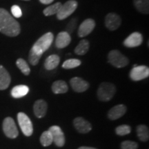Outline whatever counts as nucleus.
<instances>
[{"instance_id": "nucleus-33", "label": "nucleus", "mask_w": 149, "mask_h": 149, "mask_svg": "<svg viewBox=\"0 0 149 149\" xmlns=\"http://www.w3.org/2000/svg\"><path fill=\"white\" fill-rule=\"evenodd\" d=\"M11 13L16 18H19L22 16V12L19 6L17 5H14L11 7Z\"/></svg>"}, {"instance_id": "nucleus-18", "label": "nucleus", "mask_w": 149, "mask_h": 149, "mask_svg": "<svg viewBox=\"0 0 149 149\" xmlns=\"http://www.w3.org/2000/svg\"><path fill=\"white\" fill-rule=\"evenodd\" d=\"M11 78L6 69L0 65V91L6 90L10 85Z\"/></svg>"}, {"instance_id": "nucleus-36", "label": "nucleus", "mask_w": 149, "mask_h": 149, "mask_svg": "<svg viewBox=\"0 0 149 149\" xmlns=\"http://www.w3.org/2000/svg\"><path fill=\"white\" fill-rule=\"evenodd\" d=\"M24 1H29V0H24Z\"/></svg>"}, {"instance_id": "nucleus-23", "label": "nucleus", "mask_w": 149, "mask_h": 149, "mask_svg": "<svg viewBox=\"0 0 149 149\" xmlns=\"http://www.w3.org/2000/svg\"><path fill=\"white\" fill-rule=\"evenodd\" d=\"M137 135L139 140L141 141H147L149 139L148 128L146 125H143V124L137 126Z\"/></svg>"}, {"instance_id": "nucleus-2", "label": "nucleus", "mask_w": 149, "mask_h": 149, "mask_svg": "<svg viewBox=\"0 0 149 149\" xmlns=\"http://www.w3.org/2000/svg\"><path fill=\"white\" fill-rule=\"evenodd\" d=\"M116 93V87L110 82H102L99 86L97 95L102 102H109L113 97Z\"/></svg>"}, {"instance_id": "nucleus-20", "label": "nucleus", "mask_w": 149, "mask_h": 149, "mask_svg": "<svg viewBox=\"0 0 149 149\" xmlns=\"http://www.w3.org/2000/svg\"><path fill=\"white\" fill-rule=\"evenodd\" d=\"M29 92V88L26 85H18L11 90V95L15 99L22 98L26 96Z\"/></svg>"}, {"instance_id": "nucleus-21", "label": "nucleus", "mask_w": 149, "mask_h": 149, "mask_svg": "<svg viewBox=\"0 0 149 149\" xmlns=\"http://www.w3.org/2000/svg\"><path fill=\"white\" fill-rule=\"evenodd\" d=\"M60 58L57 55H51L46 58L44 62V67L46 70H51L55 69L58 66Z\"/></svg>"}, {"instance_id": "nucleus-6", "label": "nucleus", "mask_w": 149, "mask_h": 149, "mask_svg": "<svg viewBox=\"0 0 149 149\" xmlns=\"http://www.w3.org/2000/svg\"><path fill=\"white\" fill-rule=\"evenodd\" d=\"M3 130L5 135L8 138L15 139L19 135L17 128L12 117H6L3 122Z\"/></svg>"}, {"instance_id": "nucleus-16", "label": "nucleus", "mask_w": 149, "mask_h": 149, "mask_svg": "<svg viewBox=\"0 0 149 149\" xmlns=\"http://www.w3.org/2000/svg\"><path fill=\"white\" fill-rule=\"evenodd\" d=\"M126 107L124 104H118L115 106L108 113V117L111 120H116L122 117L126 113Z\"/></svg>"}, {"instance_id": "nucleus-27", "label": "nucleus", "mask_w": 149, "mask_h": 149, "mask_svg": "<svg viewBox=\"0 0 149 149\" xmlns=\"http://www.w3.org/2000/svg\"><path fill=\"white\" fill-rule=\"evenodd\" d=\"M16 65L19 69L21 70L22 73L25 75H29L31 72V68H30L29 64L24 59H18L16 61Z\"/></svg>"}, {"instance_id": "nucleus-22", "label": "nucleus", "mask_w": 149, "mask_h": 149, "mask_svg": "<svg viewBox=\"0 0 149 149\" xmlns=\"http://www.w3.org/2000/svg\"><path fill=\"white\" fill-rule=\"evenodd\" d=\"M68 90V85L66 81L62 80L55 81L52 85V91L55 94H64Z\"/></svg>"}, {"instance_id": "nucleus-26", "label": "nucleus", "mask_w": 149, "mask_h": 149, "mask_svg": "<svg viewBox=\"0 0 149 149\" xmlns=\"http://www.w3.org/2000/svg\"><path fill=\"white\" fill-rule=\"evenodd\" d=\"M61 3L57 2L56 3H54L53 5L49 6L47 8L44 9L43 13H44V15L45 16H51L53 15L57 14L59 10V9L61 7Z\"/></svg>"}, {"instance_id": "nucleus-29", "label": "nucleus", "mask_w": 149, "mask_h": 149, "mask_svg": "<svg viewBox=\"0 0 149 149\" xmlns=\"http://www.w3.org/2000/svg\"><path fill=\"white\" fill-rule=\"evenodd\" d=\"M81 64V61L78 59H67L63 63L62 68L65 69H71V68H77Z\"/></svg>"}, {"instance_id": "nucleus-34", "label": "nucleus", "mask_w": 149, "mask_h": 149, "mask_svg": "<svg viewBox=\"0 0 149 149\" xmlns=\"http://www.w3.org/2000/svg\"><path fill=\"white\" fill-rule=\"evenodd\" d=\"M54 0H40V1L43 4H46V5H48V4H51V3H53V1Z\"/></svg>"}, {"instance_id": "nucleus-10", "label": "nucleus", "mask_w": 149, "mask_h": 149, "mask_svg": "<svg viewBox=\"0 0 149 149\" xmlns=\"http://www.w3.org/2000/svg\"><path fill=\"white\" fill-rule=\"evenodd\" d=\"M95 27V22L93 19H87L80 24L78 29V36L84 37L88 35Z\"/></svg>"}, {"instance_id": "nucleus-13", "label": "nucleus", "mask_w": 149, "mask_h": 149, "mask_svg": "<svg viewBox=\"0 0 149 149\" xmlns=\"http://www.w3.org/2000/svg\"><path fill=\"white\" fill-rule=\"evenodd\" d=\"M70 84L71 86L72 90L77 93H83L88 90L89 88L88 81L78 77L72 78L70 81Z\"/></svg>"}, {"instance_id": "nucleus-24", "label": "nucleus", "mask_w": 149, "mask_h": 149, "mask_svg": "<svg viewBox=\"0 0 149 149\" xmlns=\"http://www.w3.org/2000/svg\"><path fill=\"white\" fill-rule=\"evenodd\" d=\"M89 42L86 40H82L79 42L78 45L74 48V53L78 55H84L88 51Z\"/></svg>"}, {"instance_id": "nucleus-11", "label": "nucleus", "mask_w": 149, "mask_h": 149, "mask_svg": "<svg viewBox=\"0 0 149 149\" xmlns=\"http://www.w3.org/2000/svg\"><path fill=\"white\" fill-rule=\"evenodd\" d=\"M73 125L76 130L80 133H88L92 130V126L88 121L81 117H76L73 120Z\"/></svg>"}, {"instance_id": "nucleus-3", "label": "nucleus", "mask_w": 149, "mask_h": 149, "mask_svg": "<svg viewBox=\"0 0 149 149\" xmlns=\"http://www.w3.org/2000/svg\"><path fill=\"white\" fill-rule=\"evenodd\" d=\"M108 59L110 64L119 68L126 66L129 63L127 57L117 50L110 51L108 55Z\"/></svg>"}, {"instance_id": "nucleus-35", "label": "nucleus", "mask_w": 149, "mask_h": 149, "mask_svg": "<svg viewBox=\"0 0 149 149\" xmlns=\"http://www.w3.org/2000/svg\"><path fill=\"white\" fill-rule=\"evenodd\" d=\"M77 149H97L95 148H93V147H88V146H81Z\"/></svg>"}, {"instance_id": "nucleus-14", "label": "nucleus", "mask_w": 149, "mask_h": 149, "mask_svg": "<svg viewBox=\"0 0 149 149\" xmlns=\"http://www.w3.org/2000/svg\"><path fill=\"white\" fill-rule=\"evenodd\" d=\"M143 37L141 33L134 32L124 41V45L128 48H134L142 44Z\"/></svg>"}, {"instance_id": "nucleus-5", "label": "nucleus", "mask_w": 149, "mask_h": 149, "mask_svg": "<svg viewBox=\"0 0 149 149\" xmlns=\"http://www.w3.org/2000/svg\"><path fill=\"white\" fill-rule=\"evenodd\" d=\"M77 2L74 0H69L66 1L61 7L57 13V18L59 20H63L68 17L72 15L77 8Z\"/></svg>"}, {"instance_id": "nucleus-30", "label": "nucleus", "mask_w": 149, "mask_h": 149, "mask_svg": "<svg viewBox=\"0 0 149 149\" xmlns=\"http://www.w3.org/2000/svg\"><path fill=\"white\" fill-rule=\"evenodd\" d=\"M115 132H116L117 135L120 136L128 135V134L130 133V132H131V127L128 125L124 124V125L117 126L116 129H115Z\"/></svg>"}, {"instance_id": "nucleus-31", "label": "nucleus", "mask_w": 149, "mask_h": 149, "mask_svg": "<svg viewBox=\"0 0 149 149\" xmlns=\"http://www.w3.org/2000/svg\"><path fill=\"white\" fill-rule=\"evenodd\" d=\"M137 148H138V144L133 141H124L121 144L122 149H137Z\"/></svg>"}, {"instance_id": "nucleus-12", "label": "nucleus", "mask_w": 149, "mask_h": 149, "mask_svg": "<svg viewBox=\"0 0 149 149\" xmlns=\"http://www.w3.org/2000/svg\"><path fill=\"white\" fill-rule=\"evenodd\" d=\"M122 19L118 15L115 13H109L106 16L105 25L107 29L111 31H115L120 26Z\"/></svg>"}, {"instance_id": "nucleus-25", "label": "nucleus", "mask_w": 149, "mask_h": 149, "mask_svg": "<svg viewBox=\"0 0 149 149\" xmlns=\"http://www.w3.org/2000/svg\"><path fill=\"white\" fill-rule=\"evenodd\" d=\"M134 5L139 12L144 14H148L149 0H134Z\"/></svg>"}, {"instance_id": "nucleus-1", "label": "nucleus", "mask_w": 149, "mask_h": 149, "mask_svg": "<svg viewBox=\"0 0 149 149\" xmlns=\"http://www.w3.org/2000/svg\"><path fill=\"white\" fill-rule=\"evenodd\" d=\"M21 29L17 21L4 8H0V33L8 37H16Z\"/></svg>"}, {"instance_id": "nucleus-32", "label": "nucleus", "mask_w": 149, "mask_h": 149, "mask_svg": "<svg viewBox=\"0 0 149 149\" xmlns=\"http://www.w3.org/2000/svg\"><path fill=\"white\" fill-rule=\"evenodd\" d=\"M76 26H77V19L73 18L70 20L69 23L67 24L66 26V32L68 33H72L74 31V30L75 29Z\"/></svg>"}, {"instance_id": "nucleus-9", "label": "nucleus", "mask_w": 149, "mask_h": 149, "mask_svg": "<svg viewBox=\"0 0 149 149\" xmlns=\"http://www.w3.org/2000/svg\"><path fill=\"white\" fill-rule=\"evenodd\" d=\"M53 137V142L56 146L62 147L65 144V137L61 128L58 126H52L48 130Z\"/></svg>"}, {"instance_id": "nucleus-17", "label": "nucleus", "mask_w": 149, "mask_h": 149, "mask_svg": "<svg viewBox=\"0 0 149 149\" xmlns=\"http://www.w3.org/2000/svg\"><path fill=\"white\" fill-rule=\"evenodd\" d=\"M71 41V37L69 33L66 31H62L57 35V38L55 40L56 47L61 49V48H66L70 44Z\"/></svg>"}, {"instance_id": "nucleus-28", "label": "nucleus", "mask_w": 149, "mask_h": 149, "mask_svg": "<svg viewBox=\"0 0 149 149\" xmlns=\"http://www.w3.org/2000/svg\"><path fill=\"white\" fill-rule=\"evenodd\" d=\"M53 137L48 130L44 131L40 137V142L42 146H48L53 143Z\"/></svg>"}, {"instance_id": "nucleus-19", "label": "nucleus", "mask_w": 149, "mask_h": 149, "mask_svg": "<svg viewBox=\"0 0 149 149\" xmlns=\"http://www.w3.org/2000/svg\"><path fill=\"white\" fill-rule=\"evenodd\" d=\"M43 53H44L40 49H39L36 46H33L32 48L29 52V60L31 64H32L33 66H36L40 61V59L42 57Z\"/></svg>"}, {"instance_id": "nucleus-4", "label": "nucleus", "mask_w": 149, "mask_h": 149, "mask_svg": "<svg viewBox=\"0 0 149 149\" xmlns=\"http://www.w3.org/2000/svg\"><path fill=\"white\" fill-rule=\"evenodd\" d=\"M17 120L22 133L24 135L29 137L33 133V126L31 120L25 113H19L17 114Z\"/></svg>"}, {"instance_id": "nucleus-7", "label": "nucleus", "mask_w": 149, "mask_h": 149, "mask_svg": "<svg viewBox=\"0 0 149 149\" xmlns=\"http://www.w3.org/2000/svg\"><path fill=\"white\" fill-rule=\"evenodd\" d=\"M129 76L133 81H140L149 76V68L146 66H134L130 70Z\"/></svg>"}, {"instance_id": "nucleus-8", "label": "nucleus", "mask_w": 149, "mask_h": 149, "mask_svg": "<svg viewBox=\"0 0 149 149\" xmlns=\"http://www.w3.org/2000/svg\"><path fill=\"white\" fill-rule=\"evenodd\" d=\"M54 36L53 34L51 32H48L44 35H42V37L35 43L34 45L36 46L37 48H38L39 49H40L43 53L46 52L48 48H50V46H51V44H53V42Z\"/></svg>"}, {"instance_id": "nucleus-15", "label": "nucleus", "mask_w": 149, "mask_h": 149, "mask_svg": "<svg viewBox=\"0 0 149 149\" xmlns=\"http://www.w3.org/2000/svg\"><path fill=\"white\" fill-rule=\"evenodd\" d=\"M48 109V104L44 100H38L35 102L33 111L35 116L38 118H42L45 116Z\"/></svg>"}]
</instances>
